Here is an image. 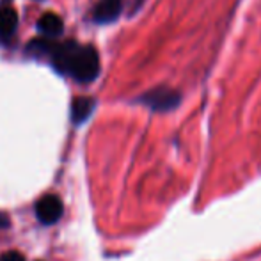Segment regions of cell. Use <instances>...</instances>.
<instances>
[{"instance_id": "4", "label": "cell", "mask_w": 261, "mask_h": 261, "mask_svg": "<svg viewBox=\"0 0 261 261\" xmlns=\"http://www.w3.org/2000/svg\"><path fill=\"white\" fill-rule=\"evenodd\" d=\"M76 50V43H62V45H54L52 52H50V62L59 73H69V68H71L73 57H75Z\"/></svg>"}, {"instance_id": "3", "label": "cell", "mask_w": 261, "mask_h": 261, "mask_svg": "<svg viewBox=\"0 0 261 261\" xmlns=\"http://www.w3.org/2000/svg\"><path fill=\"white\" fill-rule=\"evenodd\" d=\"M36 217L41 224H55L62 217V201L57 196H45L36 203Z\"/></svg>"}, {"instance_id": "10", "label": "cell", "mask_w": 261, "mask_h": 261, "mask_svg": "<svg viewBox=\"0 0 261 261\" xmlns=\"http://www.w3.org/2000/svg\"><path fill=\"white\" fill-rule=\"evenodd\" d=\"M0 261H25V258H23V254H20V252L9 251L0 258Z\"/></svg>"}, {"instance_id": "5", "label": "cell", "mask_w": 261, "mask_h": 261, "mask_svg": "<svg viewBox=\"0 0 261 261\" xmlns=\"http://www.w3.org/2000/svg\"><path fill=\"white\" fill-rule=\"evenodd\" d=\"M123 9V0H100L94 9V20L98 23H110L117 20Z\"/></svg>"}, {"instance_id": "7", "label": "cell", "mask_w": 261, "mask_h": 261, "mask_svg": "<svg viewBox=\"0 0 261 261\" xmlns=\"http://www.w3.org/2000/svg\"><path fill=\"white\" fill-rule=\"evenodd\" d=\"M93 109H94L93 98H86V96L76 98V100L71 103V121L75 124H82L84 121L91 116Z\"/></svg>"}, {"instance_id": "6", "label": "cell", "mask_w": 261, "mask_h": 261, "mask_svg": "<svg viewBox=\"0 0 261 261\" xmlns=\"http://www.w3.org/2000/svg\"><path fill=\"white\" fill-rule=\"evenodd\" d=\"M38 31L41 32L45 38H57L64 31V21L54 13L43 14L38 20Z\"/></svg>"}, {"instance_id": "11", "label": "cell", "mask_w": 261, "mask_h": 261, "mask_svg": "<svg viewBox=\"0 0 261 261\" xmlns=\"http://www.w3.org/2000/svg\"><path fill=\"white\" fill-rule=\"evenodd\" d=\"M7 227L9 226V219H7V215H4V213H0V227Z\"/></svg>"}, {"instance_id": "8", "label": "cell", "mask_w": 261, "mask_h": 261, "mask_svg": "<svg viewBox=\"0 0 261 261\" xmlns=\"http://www.w3.org/2000/svg\"><path fill=\"white\" fill-rule=\"evenodd\" d=\"M18 14L13 7H0V38H11L16 31Z\"/></svg>"}, {"instance_id": "9", "label": "cell", "mask_w": 261, "mask_h": 261, "mask_svg": "<svg viewBox=\"0 0 261 261\" xmlns=\"http://www.w3.org/2000/svg\"><path fill=\"white\" fill-rule=\"evenodd\" d=\"M55 43H52L50 39H34L32 43H29V52L36 54V55H50Z\"/></svg>"}, {"instance_id": "1", "label": "cell", "mask_w": 261, "mask_h": 261, "mask_svg": "<svg viewBox=\"0 0 261 261\" xmlns=\"http://www.w3.org/2000/svg\"><path fill=\"white\" fill-rule=\"evenodd\" d=\"M69 73L73 75V79L82 84L93 82L100 73V57H98L96 48H93V46L80 48L79 46L75 57H73Z\"/></svg>"}, {"instance_id": "2", "label": "cell", "mask_w": 261, "mask_h": 261, "mask_svg": "<svg viewBox=\"0 0 261 261\" xmlns=\"http://www.w3.org/2000/svg\"><path fill=\"white\" fill-rule=\"evenodd\" d=\"M179 100H181L179 93L171 87H155L139 98L141 103L149 107L155 112H167V110L176 109L179 105Z\"/></svg>"}]
</instances>
